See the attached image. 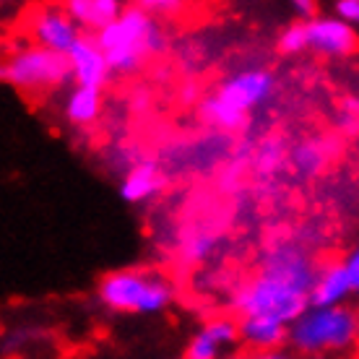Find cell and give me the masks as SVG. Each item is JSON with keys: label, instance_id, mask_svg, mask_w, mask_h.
<instances>
[{"label": "cell", "instance_id": "5b68a950", "mask_svg": "<svg viewBox=\"0 0 359 359\" xmlns=\"http://www.w3.org/2000/svg\"><path fill=\"white\" fill-rule=\"evenodd\" d=\"M71 79V65L65 55L36 45H21L3 63V81L24 94H45L63 86Z\"/></svg>", "mask_w": 359, "mask_h": 359}, {"label": "cell", "instance_id": "484cf974", "mask_svg": "<svg viewBox=\"0 0 359 359\" xmlns=\"http://www.w3.org/2000/svg\"><path fill=\"white\" fill-rule=\"evenodd\" d=\"M341 130L349 135H357L359 133V115L354 112H344L341 115Z\"/></svg>", "mask_w": 359, "mask_h": 359}, {"label": "cell", "instance_id": "ac0fdd59", "mask_svg": "<svg viewBox=\"0 0 359 359\" xmlns=\"http://www.w3.org/2000/svg\"><path fill=\"white\" fill-rule=\"evenodd\" d=\"M198 112L203 117V123L216 130H224V133H232V130H243L245 123H248V115L237 112V109L226 107L219 97H208L198 104Z\"/></svg>", "mask_w": 359, "mask_h": 359}, {"label": "cell", "instance_id": "6da1fadb", "mask_svg": "<svg viewBox=\"0 0 359 359\" xmlns=\"http://www.w3.org/2000/svg\"><path fill=\"white\" fill-rule=\"evenodd\" d=\"M94 36L107 55L109 68L120 76L135 73L149 57L159 55L167 45L159 21L141 6L126 8L109 27H104Z\"/></svg>", "mask_w": 359, "mask_h": 359}, {"label": "cell", "instance_id": "7402d4cb", "mask_svg": "<svg viewBox=\"0 0 359 359\" xmlns=\"http://www.w3.org/2000/svg\"><path fill=\"white\" fill-rule=\"evenodd\" d=\"M336 16L344 18L351 27H359V0H339L336 3Z\"/></svg>", "mask_w": 359, "mask_h": 359}, {"label": "cell", "instance_id": "f1b7e54d", "mask_svg": "<svg viewBox=\"0 0 359 359\" xmlns=\"http://www.w3.org/2000/svg\"><path fill=\"white\" fill-rule=\"evenodd\" d=\"M229 359H261V354H252V351L250 354H232Z\"/></svg>", "mask_w": 359, "mask_h": 359}, {"label": "cell", "instance_id": "83f0119b", "mask_svg": "<svg viewBox=\"0 0 359 359\" xmlns=\"http://www.w3.org/2000/svg\"><path fill=\"white\" fill-rule=\"evenodd\" d=\"M261 359H294V357L284 349H276V351H266V354H261Z\"/></svg>", "mask_w": 359, "mask_h": 359}, {"label": "cell", "instance_id": "f546056e", "mask_svg": "<svg viewBox=\"0 0 359 359\" xmlns=\"http://www.w3.org/2000/svg\"><path fill=\"white\" fill-rule=\"evenodd\" d=\"M193 94H196V86H188L185 89V99H193Z\"/></svg>", "mask_w": 359, "mask_h": 359}, {"label": "cell", "instance_id": "2e32d148", "mask_svg": "<svg viewBox=\"0 0 359 359\" xmlns=\"http://www.w3.org/2000/svg\"><path fill=\"white\" fill-rule=\"evenodd\" d=\"M289 162H292V170L302 177H315L328 167L331 162V149L325 141L320 138H310V141H302L297 144L289 154Z\"/></svg>", "mask_w": 359, "mask_h": 359}, {"label": "cell", "instance_id": "7c38bea8", "mask_svg": "<svg viewBox=\"0 0 359 359\" xmlns=\"http://www.w3.org/2000/svg\"><path fill=\"white\" fill-rule=\"evenodd\" d=\"M240 341L252 351V354H266L276 351L289 341V325L273 318H240Z\"/></svg>", "mask_w": 359, "mask_h": 359}, {"label": "cell", "instance_id": "d6986e66", "mask_svg": "<svg viewBox=\"0 0 359 359\" xmlns=\"http://www.w3.org/2000/svg\"><path fill=\"white\" fill-rule=\"evenodd\" d=\"M284 159H287V149H284V141H281L278 135L266 138V141L252 151L255 170L263 172V175H273V172L284 164Z\"/></svg>", "mask_w": 359, "mask_h": 359}, {"label": "cell", "instance_id": "603a6c76", "mask_svg": "<svg viewBox=\"0 0 359 359\" xmlns=\"http://www.w3.org/2000/svg\"><path fill=\"white\" fill-rule=\"evenodd\" d=\"M141 8L149 11V13H162V16H170L172 11H180L182 8V3H177V0H144L141 3Z\"/></svg>", "mask_w": 359, "mask_h": 359}, {"label": "cell", "instance_id": "8992f818", "mask_svg": "<svg viewBox=\"0 0 359 359\" xmlns=\"http://www.w3.org/2000/svg\"><path fill=\"white\" fill-rule=\"evenodd\" d=\"M27 34L32 45L53 50L57 55H68L73 45L81 39V27L73 21L65 6H42L29 13Z\"/></svg>", "mask_w": 359, "mask_h": 359}, {"label": "cell", "instance_id": "3957f363", "mask_svg": "<svg viewBox=\"0 0 359 359\" xmlns=\"http://www.w3.org/2000/svg\"><path fill=\"white\" fill-rule=\"evenodd\" d=\"M99 299L115 313L151 315L170 305L172 287L159 273L123 269L99 281Z\"/></svg>", "mask_w": 359, "mask_h": 359}, {"label": "cell", "instance_id": "d4e9b609", "mask_svg": "<svg viewBox=\"0 0 359 359\" xmlns=\"http://www.w3.org/2000/svg\"><path fill=\"white\" fill-rule=\"evenodd\" d=\"M344 269H346V273H349L354 289L359 292V245L349 252V255H346V258H344Z\"/></svg>", "mask_w": 359, "mask_h": 359}, {"label": "cell", "instance_id": "cb8c5ba5", "mask_svg": "<svg viewBox=\"0 0 359 359\" xmlns=\"http://www.w3.org/2000/svg\"><path fill=\"white\" fill-rule=\"evenodd\" d=\"M292 8L297 11V16L302 18V24H310L313 18H318V6H315L313 0H294Z\"/></svg>", "mask_w": 359, "mask_h": 359}, {"label": "cell", "instance_id": "ba28073f", "mask_svg": "<svg viewBox=\"0 0 359 359\" xmlns=\"http://www.w3.org/2000/svg\"><path fill=\"white\" fill-rule=\"evenodd\" d=\"M273 91V76L263 68H245V71L229 76L226 81H222V86L216 89L214 97H219L226 107L237 109L248 115L252 107L263 104Z\"/></svg>", "mask_w": 359, "mask_h": 359}, {"label": "cell", "instance_id": "9c48e42d", "mask_svg": "<svg viewBox=\"0 0 359 359\" xmlns=\"http://www.w3.org/2000/svg\"><path fill=\"white\" fill-rule=\"evenodd\" d=\"M65 57L71 65V79L76 81V86H83V89H102L112 73L107 55L99 47L94 34H83Z\"/></svg>", "mask_w": 359, "mask_h": 359}, {"label": "cell", "instance_id": "9a60e30c", "mask_svg": "<svg viewBox=\"0 0 359 359\" xmlns=\"http://www.w3.org/2000/svg\"><path fill=\"white\" fill-rule=\"evenodd\" d=\"M65 11L71 13L73 21L81 29H89V32L99 34L102 29L109 27L126 8L117 0H68Z\"/></svg>", "mask_w": 359, "mask_h": 359}, {"label": "cell", "instance_id": "277c9868", "mask_svg": "<svg viewBox=\"0 0 359 359\" xmlns=\"http://www.w3.org/2000/svg\"><path fill=\"white\" fill-rule=\"evenodd\" d=\"M232 305L240 313V318L261 315V318L281 320L292 328V323H297L310 310V292L258 273L237 289Z\"/></svg>", "mask_w": 359, "mask_h": 359}, {"label": "cell", "instance_id": "ffe728a7", "mask_svg": "<svg viewBox=\"0 0 359 359\" xmlns=\"http://www.w3.org/2000/svg\"><path fill=\"white\" fill-rule=\"evenodd\" d=\"M216 245V237L208 232H190L185 240H182V255H185V261H203V258H208L211 255V250H214Z\"/></svg>", "mask_w": 359, "mask_h": 359}, {"label": "cell", "instance_id": "4fadbf2b", "mask_svg": "<svg viewBox=\"0 0 359 359\" xmlns=\"http://www.w3.org/2000/svg\"><path fill=\"white\" fill-rule=\"evenodd\" d=\"M351 292H354V284L344 263H328L315 273V281L310 287V307H339L346 302Z\"/></svg>", "mask_w": 359, "mask_h": 359}, {"label": "cell", "instance_id": "52a82bcc", "mask_svg": "<svg viewBox=\"0 0 359 359\" xmlns=\"http://www.w3.org/2000/svg\"><path fill=\"white\" fill-rule=\"evenodd\" d=\"M258 273L278 278V281H287V284H292V287H299V289H307V292H310L318 269H315L313 258H310L299 245L276 243L263 252L261 271H258Z\"/></svg>", "mask_w": 359, "mask_h": 359}, {"label": "cell", "instance_id": "4316f807", "mask_svg": "<svg viewBox=\"0 0 359 359\" xmlns=\"http://www.w3.org/2000/svg\"><path fill=\"white\" fill-rule=\"evenodd\" d=\"M344 112H354V115H359V94L357 97L344 99Z\"/></svg>", "mask_w": 359, "mask_h": 359}, {"label": "cell", "instance_id": "44dd1931", "mask_svg": "<svg viewBox=\"0 0 359 359\" xmlns=\"http://www.w3.org/2000/svg\"><path fill=\"white\" fill-rule=\"evenodd\" d=\"M310 47V39H307V24L297 21V24H289L284 29V34L278 36V50L287 55H297Z\"/></svg>", "mask_w": 359, "mask_h": 359}, {"label": "cell", "instance_id": "8fae6325", "mask_svg": "<svg viewBox=\"0 0 359 359\" xmlns=\"http://www.w3.org/2000/svg\"><path fill=\"white\" fill-rule=\"evenodd\" d=\"M240 341V323L229 318H214L188 341L185 359H219V354Z\"/></svg>", "mask_w": 359, "mask_h": 359}, {"label": "cell", "instance_id": "5bb4252c", "mask_svg": "<svg viewBox=\"0 0 359 359\" xmlns=\"http://www.w3.org/2000/svg\"><path fill=\"white\" fill-rule=\"evenodd\" d=\"M164 185V175L159 170V164L151 159H141L133 164L130 170H126L123 180H120V196L128 203H144L149 198H154Z\"/></svg>", "mask_w": 359, "mask_h": 359}, {"label": "cell", "instance_id": "e0dca14e", "mask_svg": "<svg viewBox=\"0 0 359 359\" xmlns=\"http://www.w3.org/2000/svg\"><path fill=\"white\" fill-rule=\"evenodd\" d=\"M102 115V94L99 89H83V86H73L68 99H65V117L73 126H91L97 123Z\"/></svg>", "mask_w": 359, "mask_h": 359}, {"label": "cell", "instance_id": "30bf717a", "mask_svg": "<svg viewBox=\"0 0 359 359\" xmlns=\"http://www.w3.org/2000/svg\"><path fill=\"white\" fill-rule=\"evenodd\" d=\"M307 39L315 53L325 55V57H346L357 50L359 39L351 24L336 13L331 16H318L307 24Z\"/></svg>", "mask_w": 359, "mask_h": 359}, {"label": "cell", "instance_id": "7a4b0ae2", "mask_svg": "<svg viewBox=\"0 0 359 359\" xmlns=\"http://www.w3.org/2000/svg\"><path fill=\"white\" fill-rule=\"evenodd\" d=\"M359 341V315L346 305L310 307L289 328V344L302 354H339Z\"/></svg>", "mask_w": 359, "mask_h": 359}]
</instances>
